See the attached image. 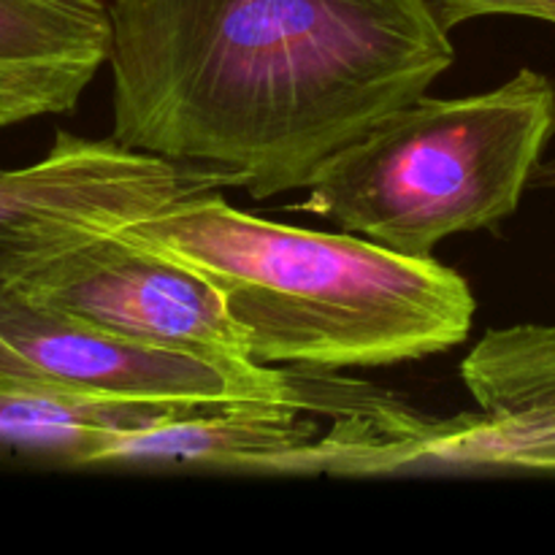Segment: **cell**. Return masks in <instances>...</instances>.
<instances>
[{
    "label": "cell",
    "mask_w": 555,
    "mask_h": 555,
    "mask_svg": "<svg viewBox=\"0 0 555 555\" xmlns=\"http://www.w3.org/2000/svg\"><path fill=\"white\" fill-rule=\"evenodd\" d=\"M108 54L103 0H0V130L74 112Z\"/></svg>",
    "instance_id": "cell-9"
},
{
    "label": "cell",
    "mask_w": 555,
    "mask_h": 555,
    "mask_svg": "<svg viewBox=\"0 0 555 555\" xmlns=\"http://www.w3.org/2000/svg\"><path fill=\"white\" fill-rule=\"evenodd\" d=\"M220 291L249 361L301 372L379 369L469 336L477 301L461 274L358 233L282 225L220 190L125 228Z\"/></svg>",
    "instance_id": "cell-2"
},
{
    "label": "cell",
    "mask_w": 555,
    "mask_h": 555,
    "mask_svg": "<svg viewBox=\"0 0 555 555\" xmlns=\"http://www.w3.org/2000/svg\"><path fill=\"white\" fill-rule=\"evenodd\" d=\"M298 374L253 361L135 345L0 291V396L141 404H291L325 410Z\"/></svg>",
    "instance_id": "cell-4"
},
{
    "label": "cell",
    "mask_w": 555,
    "mask_h": 555,
    "mask_svg": "<svg viewBox=\"0 0 555 555\" xmlns=\"http://www.w3.org/2000/svg\"><path fill=\"white\" fill-rule=\"evenodd\" d=\"M112 139L244 188L314 173L453 65L421 0H112Z\"/></svg>",
    "instance_id": "cell-1"
},
{
    "label": "cell",
    "mask_w": 555,
    "mask_h": 555,
    "mask_svg": "<svg viewBox=\"0 0 555 555\" xmlns=\"http://www.w3.org/2000/svg\"><path fill=\"white\" fill-rule=\"evenodd\" d=\"M291 404H225L128 431L92 434L79 466L190 464L225 472L307 475L314 423Z\"/></svg>",
    "instance_id": "cell-8"
},
{
    "label": "cell",
    "mask_w": 555,
    "mask_h": 555,
    "mask_svg": "<svg viewBox=\"0 0 555 555\" xmlns=\"http://www.w3.org/2000/svg\"><path fill=\"white\" fill-rule=\"evenodd\" d=\"M502 469L555 475V426L509 450L507 459L502 461Z\"/></svg>",
    "instance_id": "cell-11"
},
{
    "label": "cell",
    "mask_w": 555,
    "mask_h": 555,
    "mask_svg": "<svg viewBox=\"0 0 555 555\" xmlns=\"http://www.w3.org/2000/svg\"><path fill=\"white\" fill-rule=\"evenodd\" d=\"M220 188L233 184L215 171L57 130L41 160L0 168V291H20L63 255Z\"/></svg>",
    "instance_id": "cell-5"
},
{
    "label": "cell",
    "mask_w": 555,
    "mask_h": 555,
    "mask_svg": "<svg viewBox=\"0 0 555 555\" xmlns=\"http://www.w3.org/2000/svg\"><path fill=\"white\" fill-rule=\"evenodd\" d=\"M553 135L555 85L534 68L477 95H423L336 152L304 209L393 253L434 258L444 238L518 211Z\"/></svg>",
    "instance_id": "cell-3"
},
{
    "label": "cell",
    "mask_w": 555,
    "mask_h": 555,
    "mask_svg": "<svg viewBox=\"0 0 555 555\" xmlns=\"http://www.w3.org/2000/svg\"><path fill=\"white\" fill-rule=\"evenodd\" d=\"M477 415H410L383 453V472L502 469L509 450L555 426V325L488 331L461 366Z\"/></svg>",
    "instance_id": "cell-7"
},
{
    "label": "cell",
    "mask_w": 555,
    "mask_h": 555,
    "mask_svg": "<svg viewBox=\"0 0 555 555\" xmlns=\"http://www.w3.org/2000/svg\"><path fill=\"white\" fill-rule=\"evenodd\" d=\"M531 188L555 190V157H551V160H542L540 166H537L534 177H531Z\"/></svg>",
    "instance_id": "cell-12"
},
{
    "label": "cell",
    "mask_w": 555,
    "mask_h": 555,
    "mask_svg": "<svg viewBox=\"0 0 555 555\" xmlns=\"http://www.w3.org/2000/svg\"><path fill=\"white\" fill-rule=\"evenodd\" d=\"M16 293L135 345L249 361L220 291L122 231L63 255Z\"/></svg>",
    "instance_id": "cell-6"
},
{
    "label": "cell",
    "mask_w": 555,
    "mask_h": 555,
    "mask_svg": "<svg viewBox=\"0 0 555 555\" xmlns=\"http://www.w3.org/2000/svg\"><path fill=\"white\" fill-rule=\"evenodd\" d=\"M439 30L450 33L482 16H529V20L553 22L555 0H421Z\"/></svg>",
    "instance_id": "cell-10"
}]
</instances>
